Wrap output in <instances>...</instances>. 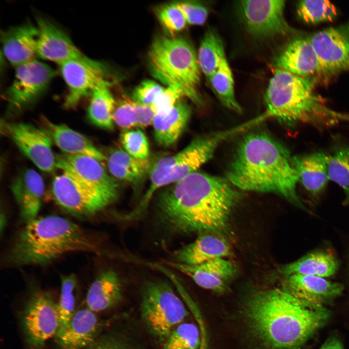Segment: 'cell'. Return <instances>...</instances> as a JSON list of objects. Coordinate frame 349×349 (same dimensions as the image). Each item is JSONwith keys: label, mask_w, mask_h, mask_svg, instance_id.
Here are the masks:
<instances>
[{"label": "cell", "mask_w": 349, "mask_h": 349, "mask_svg": "<svg viewBox=\"0 0 349 349\" xmlns=\"http://www.w3.org/2000/svg\"><path fill=\"white\" fill-rule=\"evenodd\" d=\"M200 337L193 323L183 322L176 327L163 342L162 349H199Z\"/></svg>", "instance_id": "obj_37"}, {"label": "cell", "mask_w": 349, "mask_h": 349, "mask_svg": "<svg viewBox=\"0 0 349 349\" xmlns=\"http://www.w3.org/2000/svg\"><path fill=\"white\" fill-rule=\"evenodd\" d=\"M313 85L308 78L276 68L266 90V110L261 116L318 127L349 122V114L328 108L325 100L315 93Z\"/></svg>", "instance_id": "obj_5"}, {"label": "cell", "mask_w": 349, "mask_h": 349, "mask_svg": "<svg viewBox=\"0 0 349 349\" xmlns=\"http://www.w3.org/2000/svg\"><path fill=\"white\" fill-rule=\"evenodd\" d=\"M141 312L150 332L163 342L187 317L188 312L169 284L162 280L144 284L142 291Z\"/></svg>", "instance_id": "obj_8"}, {"label": "cell", "mask_w": 349, "mask_h": 349, "mask_svg": "<svg viewBox=\"0 0 349 349\" xmlns=\"http://www.w3.org/2000/svg\"><path fill=\"white\" fill-rule=\"evenodd\" d=\"M3 126L16 146L38 168L51 172L56 168L52 140L48 132L25 123H4Z\"/></svg>", "instance_id": "obj_14"}, {"label": "cell", "mask_w": 349, "mask_h": 349, "mask_svg": "<svg viewBox=\"0 0 349 349\" xmlns=\"http://www.w3.org/2000/svg\"><path fill=\"white\" fill-rule=\"evenodd\" d=\"M98 327L95 313L86 307L76 311L55 337L62 349H86L95 342Z\"/></svg>", "instance_id": "obj_21"}, {"label": "cell", "mask_w": 349, "mask_h": 349, "mask_svg": "<svg viewBox=\"0 0 349 349\" xmlns=\"http://www.w3.org/2000/svg\"><path fill=\"white\" fill-rule=\"evenodd\" d=\"M297 13L305 22L317 24L333 20L337 15V11L329 0H306L299 1Z\"/></svg>", "instance_id": "obj_36"}, {"label": "cell", "mask_w": 349, "mask_h": 349, "mask_svg": "<svg viewBox=\"0 0 349 349\" xmlns=\"http://www.w3.org/2000/svg\"><path fill=\"white\" fill-rule=\"evenodd\" d=\"M319 349H344L341 342L335 337L327 340Z\"/></svg>", "instance_id": "obj_45"}, {"label": "cell", "mask_w": 349, "mask_h": 349, "mask_svg": "<svg viewBox=\"0 0 349 349\" xmlns=\"http://www.w3.org/2000/svg\"><path fill=\"white\" fill-rule=\"evenodd\" d=\"M235 129L198 138L177 153L163 157L151 165L150 184L139 204L123 216L127 221L140 219L145 214L155 192L163 186L174 184L195 172L213 156L219 144Z\"/></svg>", "instance_id": "obj_7"}, {"label": "cell", "mask_w": 349, "mask_h": 349, "mask_svg": "<svg viewBox=\"0 0 349 349\" xmlns=\"http://www.w3.org/2000/svg\"><path fill=\"white\" fill-rule=\"evenodd\" d=\"M339 265L338 260L333 252L317 250L283 266L281 272L285 276L300 274L326 278L334 275Z\"/></svg>", "instance_id": "obj_28"}, {"label": "cell", "mask_w": 349, "mask_h": 349, "mask_svg": "<svg viewBox=\"0 0 349 349\" xmlns=\"http://www.w3.org/2000/svg\"><path fill=\"white\" fill-rule=\"evenodd\" d=\"M123 298L121 283L112 270L101 272L91 285L86 297V307L95 312L108 309Z\"/></svg>", "instance_id": "obj_27"}, {"label": "cell", "mask_w": 349, "mask_h": 349, "mask_svg": "<svg viewBox=\"0 0 349 349\" xmlns=\"http://www.w3.org/2000/svg\"><path fill=\"white\" fill-rule=\"evenodd\" d=\"M23 318L28 342L35 347L42 346L55 336L60 326L58 303L43 291H36L31 296Z\"/></svg>", "instance_id": "obj_13"}, {"label": "cell", "mask_w": 349, "mask_h": 349, "mask_svg": "<svg viewBox=\"0 0 349 349\" xmlns=\"http://www.w3.org/2000/svg\"><path fill=\"white\" fill-rule=\"evenodd\" d=\"M191 113L190 106L181 99L167 112L155 115L152 125L156 142L163 147L174 143L185 128Z\"/></svg>", "instance_id": "obj_26"}, {"label": "cell", "mask_w": 349, "mask_h": 349, "mask_svg": "<svg viewBox=\"0 0 349 349\" xmlns=\"http://www.w3.org/2000/svg\"><path fill=\"white\" fill-rule=\"evenodd\" d=\"M164 88L158 83L150 79L141 82L134 90L132 98L134 101L150 106Z\"/></svg>", "instance_id": "obj_41"}, {"label": "cell", "mask_w": 349, "mask_h": 349, "mask_svg": "<svg viewBox=\"0 0 349 349\" xmlns=\"http://www.w3.org/2000/svg\"><path fill=\"white\" fill-rule=\"evenodd\" d=\"M328 176L343 190L345 198L344 205L349 204V145L335 147L332 155H329Z\"/></svg>", "instance_id": "obj_35"}, {"label": "cell", "mask_w": 349, "mask_h": 349, "mask_svg": "<svg viewBox=\"0 0 349 349\" xmlns=\"http://www.w3.org/2000/svg\"><path fill=\"white\" fill-rule=\"evenodd\" d=\"M245 316L255 334L274 349L302 345L329 317L321 303L294 296L284 289L256 292L248 299Z\"/></svg>", "instance_id": "obj_2"}, {"label": "cell", "mask_w": 349, "mask_h": 349, "mask_svg": "<svg viewBox=\"0 0 349 349\" xmlns=\"http://www.w3.org/2000/svg\"><path fill=\"white\" fill-rule=\"evenodd\" d=\"M121 141L125 151L139 159H146L149 155L148 140L140 129L127 130L121 136Z\"/></svg>", "instance_id": "obj_40"}, {"label": "cell", "mask_w": 349, "mask_h": 349, "mask_svg": "<svg viewBox=\"0 0 349 349\" xmlns=\"http://www.w3.org/2000/svg\"><path fill=\"white\" fill-rule=\"evenodd\" d=\"M36 20L38 30L37 56L59 64L88 58L77 48L64 31L49 20L39 16Z\"/></svg>", "instance_id": "obj_16"}, {"label": "cell", "mask_w": 349, "mask_h": 349, "mask_svg": "<svg viewBox=\"0 0 349 349\" xmlns=\"http://www.w3.org/2000/svg\"><path fill=\"white\" fill-rule=\"evenodd\" d=\"M38 35L37 26L30 23L12 27L2 32V51L13 66L16 67L35 60Z\"/></svg>", "instance_id": "obj_20"}, {"label": "cell", "mask_w": 349, "mask_h": 349, "mask_svg": "<svg viewBox=\"0 0 349 349\" xmlns=\"http://www.w3.org/2000/svg\"><path fill=\"white\" fill-rule=\"evenodd\" d=\"M227 241L213 233H203L192 242L174 252V262L190 265L225 258L231 254Z\"/></svg>", "instance_id": "obj_24"}, {"label": "cell", "mask_w": 349, "mask_h": 349, "mask_svg": "<svg viewBox=\"0 0 349 349\" xmlns=\"http://www.w3.org/2000/svg\"><path fill=\"white\" fill-rule=\"evenodd\" d=\"M110 86L103 85L93 92L87 113L89 119L94 125L112 130L114 128L113 113L116 102L109 89Z\"/></svg>", "instance_id": "obj_32"}, {"label": "cell", "mask_w": 349, "mask_h": 349, "mask_svg": "<svg viewBox=\"0 0 349 349\" xmlns=\"http://www.w3.org/2000/svg\"><path fill=\"white\" fill-rule=\"evenodd\" d=\"M11 188L24 222L36 218L45 190L42 176L33 169H26L13 180Z\"/></svg>", "instance_id": "obj_22"}, {"label": "cell", "mask_w": 349, "mask_h": 349, "mask_svg": "<svg viewBox=\"0 0 349 349\" xmlns=\"http://www.w3.org/2000/svg\"><path fill=\"white\" fill-rule=\"evenodd\" d=\"M98 159L85 155L65 154L56 157V167L101 190L119 194V185Z\"/></svg>", "instance_id": "obj_17"}, {"label": "cell", "mask_w": 349, "mask_h": 349, "mask_svg": "<svg viewBox=\"0 0 349 349\" xmlns=\"http://www.w3.org/2000/svg\"><path fill=\"white\" fill-rule=\"evenodd\" d=\"M97 253L89 233L70 220L56 215L26 222L6 257L10 265L45 266L73 252Z\"/></svg>", "instance_id": "obj_4"}, {"label": "cell", "mask_w": 349, "mask_h": 349, "mask_svg": "<svg viewBox=\"0 0 349 349\" xmlns=\"http://www.w3.org/2000/svg\"><path fill=\"white\" fill-rule=\"evenodd\" d=\"M106 159L113 177L133 185L140 183L149 174L151 167L147 159L136 158L119 149L112 150Z\"/></svg>", "instance_id": "obj_30"}, {"label": "cell", "mask_w": 349, "mask_h": 349, "mask_svg": "<svg viewBox=\"0 0 349 349\" xmlns=\"http://www.w3.org/2000/svg\"><path fill=\"white\" fill-rule=\"evenodd\" d=\"M289 151L263 132L246 134L238 143L226 179L243 190L279 194L310 213L296 191L299 182Z\"/></svg>", "instance_id": "obj_3"}, {"label": "cell", "mask_w": 349, "mask_h": 349, "mask_svg": "<svg viewBox=\"0 0 349 349\" xmlns=\"http://www.w3.org/2000/svg\"><path fill=\"white\" fill-rule=\"evenodd\" d=\"M175 4L183 15L187 23L201 25L206 22L208 12L202 4L191 1H177Z\"/></svg>", "instance_id": "obj_42"}, {"label": "cell", "mask_w": 349, "mask_h": 349, "mask_svg": "<svg viewBox=\"0 0 349 349\" xmlns=\"http://www.w3.org/2000/svg\"><path fill=\"white\" fill-rule=\"evenodd\" d=\"M225 58L224 45L221 37L215 31L209 29L203 36L197 53L201 72L209 79Z\"/></svg>", "instance_id": "obj_33"}, {"label": "cell", "mask_w": 349, "mask_h": 349, "mask_svg": "<svg viewBox=\"0 0 349 349\" xmlns=\"http://www.w3.org/2000/svg\"><path fill=\"white\" fill-rule=\"evenodd\" d=\"M151 73L167 86L178 89L197 106L202 100L197 91L201 69L190 42L181 37L161 36L154 40L148 52Z\"/></svg>", "instance_id": "obj_6"}, {"label": "cell", "mask_w": 349, "mask_h": 349, "mask_svg": "<svg viewBox=\"0 0 349 349\" xmlns=\"http://www.w3.org/2000/svg\"><path fill=\"white\" fill-rule=\"evenodd\" d=\"M5 217L4 216V214H1L0 215V230L1 233H2V230L4 228V226L5 225Z\"/></svg>", "instance_id": "obj_46"}, {"label": "cell", "mask_w": 349, "mask_h": 349, "mask_svg": "<svg viewBox=\"0 0 349 349\" xmlns=\"http://www.w3.org/2000/svg\"><path fill=\"white\" fill-rule=\"evenodd\" d=\"M48 133L55 144L63 154L85 155L99 161L107 159L86 137L66 125L50 122L47 124Z\"/></svg>", "instance_id": "obj_29"}, {"label": "cell", "mask_w": 349, "mask_h": 349, "mask_svg": "<svg viewBox=\"0 0 349 349\" xmlns=\"http://www.w3.org/2000/svg\"><path fill=\"white\" fill-rule=\"evenodd\" d=\"M285 1L242 0L239 10L246 29L257 38L286 35L290 28L284 15Z\"/></svg>", "instance_id": "obj_10"}, {"label": "cell", "mask_w": 349, "mask_h": 349, "mask_svg": "<svg viewBox=\"0 0 349 349\" xmlns=\"http://www.w3.org/2000/svg\"><path fill=\"white\" fill-rule=\"evenodd\" d=\"M208 79L223 105L234 111L241 112V107L235 97L233 77L226 57Z\"/></svg>", "instance_id": "obj_34"}, {"label": "cell", "mask_w": 349, "mask_h": 349, "mask_svg": "<svg viewBox=\"0 0 349 349\" xmlns=\"http://www.w3.org/2000/svg\"><path fill=\"white\" fill-rule=\"evenodd\" d=\"M154 115L150 106L124 98L116 103L113 119L118 126L128 130L135 127H148L152 124Z\"/></svg>", "instance_id": "obj_31"}, {"label": "cell", "mask_w": 349, "mask_h": 349, "mask_svg": "<svg viewBox=\"0 0 349 349\" xmlns=\"http://www.w3.org/2000/svg\"><path fill=\"white\" fill-rule=\"evenodd\" d=\"M234 187L227 179L196 171L161 192L158 216L174 233L221 232L240 198Z\"/></svg>", "instance_id": "obj_1"}, {"label": "cell", "mask_w": 349, "mask_h": 349, "mask_svg": "<svg viewBox=\"0 0 349 349\" xmlns=\"http://www.w3.org/2000/svg\"><path fill=\"white\" fill-rule=\"evenodd\" d=\"M168 266L190 277L205 289L221 293L236 272L233 263L225 258H218L202 264L190 265L174 261H166Z\"/></svg>", "instance_id": "obj_18"}, {"label": "cell", "mask_w": 349, "mask_h": 349, "mask_svg": "<svg viewBox=\"0 0 349 349\" xmlns=\"http://www.w3.org/2000/svg\"><path fill=\"white\" fill-rule=\"evenodd\" d=\"M77 278L74 274L63 276L61 279L60 299L58 303L60 317V328L64 326L75 313V299L74 291Z\"/></svg>", "instance_id": "obj_38"}, {"label": "cell", "mask_w": 349, "mask_h": 349, "mask_svg": "<svg viewBox=\"0 0 349 349\" xmlns=\"http://www.w3.org/2000/svg\"><path fill=\"white\" fill-rule=\"evenodd\" d=\"M51 191L55 203L63 211L79 218L95 216L119 197L118 194L95 188L65 172L54 178Z\"/></svg>", "instance_id": "obj_9"}, {"label": "cell", "mask_w": 349, "mask_h": 349, "mask_svg": "<svg viewBox=\"0 0 349 349\" xmlns=\"http://www.w3.org/2000/svg\"><path fill=\"white\" fill-rule=\"evenodd\" d=\"M55 74L52 68L36 59L16 67L13 81L5 93L9 107L19 110L34 102Z\"/></svg>", "instance_id": "obj_12"}, {"label": "cell", "mask_w": 349, "mask_h": 349, "mask_svg": "<svg viewBox=\"0 0 349 349\" xmlns=\"http://www.w3.org/2000/svg\"><path fill=\"white\" fill-rule=\"evenodd\" d=\"M284 289L299 298L321 303L340 295L343 286L324 278L294 274L285 276Z\"/></svg>", "instance_id": "obj_23"}, {"label": "cell", "mask_w": 349, "mask_h": 349, "mask_svg": "<svg viewBox=\"0 0 349 349\" xmlns=\"http://www.w3.org/2000/svg\"><path fill=\"white\" fill-rule=\"evenodd\" d=\"M155 12L162 27L171 36L182 31L187 24L175 2L160 5Z\"/></svg>", "instance_id": "obj_39"}, {"label": "cell", "mask_w": 349, "mask_h": 349, "mask_svg": "<svg viewBox=\"0 0 349 349\" xmlns=\"http://www.w3.org/2000/svg\"><path fill=\"white\" fill-rule=\"evenodd\" d=\"M274 63L276 68L284 69L305 78L323 74L318 57L308 38H298L290 41L275 58Z\"/></svg>", "instance_id": "obj_19"}, {"label": "cell", "mask_w": 349, "mask_h": 349, "mask_svg": "<svg viewBox=\"0 0 349 349\" xmlns=\"http://www.w3.org/2000/svg\"><path fill=\"white\" fill-rule=\"evenodd\" d=\"M59 65L68 89L63 104L66 108L75 107L82 98L91 95L98 87L111 85L107 69L100 62L88 58L68 61Z\"/></svg>", "instance_id": "obj_11"}, {"label": "cell", "mask_w": 349, "mask_h": 349, "mask_svg": "<svg viewBox=\"0 0 349 349\" xmlns=\"http://www.w3.org/2000/svg\"><path fill=\"white\" fill-rule=\"evenodd\" d=\"M86 349H133L124 343L112 338H105L96 342Z\"/></svg>", "instance_id": "obj_44"}, {"label": "cell", "mask_w": 349, "mask_h": 349, "mask_svg": "<svg viewBox=\"0 0 349 349\" xmlns=\"http://www.w3.org/2000/svg\"><path fill=\"white\" fill-rule=\"evenodd\" d=\"M185 96L183 92L178 89L167 86L150 106L155 115L162 114L170 110Z\"/></svg>", "instance_id": "obj_43"}, {"label": "cell", "mask_w": 349, "mask_h": 349, "mask_svg": "<svg viewBox=\"0 0 349 349\" xmlns=\"http://www.w3.org/2000/svg\"><path fill=\"white\" fill-rule=\"evenodd\" d=\"M308 38L323 74H334L349 69V23L319 31Z\"/></svg>", "instance_id": "obj_15"}, {"label": "cell", "mask_w": 349, "mask_h": 349, "mask_svg": "<svg viewBox=\"0 0 349 349\" xmlns=\"http://www.w3.org/2000/svg\"><path fill=\"white\" fill-rule=\"evenodd\" d=\"M329 155L314 152L291 158L292 164L301 182L312 196L317 197L325 190L328 176Z\"/></svg>", "instance_id": "obj_25"}]
</instances>
